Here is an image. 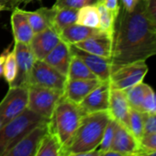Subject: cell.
Here are the masks:
<instances>
[{
  "label": "cell",
  "instance_id": "cell-1",
  "mask_svg": "<svg viewBox=\"0 0 156 156\" xmlns=\"http://www.w3.org/2000/svg\"><path fill=\"white\" fill-rule=\"evenodd\" d=\"M156 54V20L148 14L145 0H139L132 12L121 5L114 24L112 72L119 67L146 60Z\"/></svg>",
  "mask_w": 156,
  "mask_h": 156
},
{
  "label": "cell",
  "instance_id": "cell-2",
  "mask_svg": "<svg viewBox=\"0 0 156 156\" xmlns=\"http://www.w3.org/2000/svg\"><path fill=\"white\" fill-rule=\"evenodd\" d=\"M111 118L108 111L85 114L61 156H83L97 150Z\"/></svg>",
  "mask_w": 156,
  "mask_h": 156
},
{
  "label": "cell",
  "instance_id": "cell-3",
  "mask_svg": "<svg viewBox=\"0 0 156 156\" xmlns=\"http://www.w3.org/2000/svg\"><path fill=\"white\" fill-rule=\"evenodd\" d=\"M85 114L78 104L71 102L64 96L57 103L48 122V132L58 139L61 152L72 139Z\"/></svg>",
  "mask_w": 156,
  "mask_h": 156
},
{
  "label": "cell",
  "instance_id": "cell-4",
  "mask_svg": "<svg viewBox=\"0 0 156 156\" xmlns=\"http://www.w3.org/2000/svg\"><path fill=\"white\" fill-rule=\"evenodd\" d=\"M48 120L39 116L27 108L17 117L0 128V156L10 150L29 131Z\"/></svg>",
  "mask_w": 156,
  "mask_h": 156
},
{
  "label": "cell",
  "instance_id": "cell-5",
  "mask_svg": "<svg viewBox=\"0 0 156 156\" xmlns=\"http://www.w3.org/2000/svg\"><path fill=\"white\" fill-rule=\"evenodd\" d=\"M62 96L63 92L61 91L31 84L27 87V108L39 116L49 120Z\"/></svg>",
  "mask_w": 156,
  "mask_h": 156
},
{
  "label": "cell",
  "instance_id": "cell-6",
  "mask_svg": "<svg viewBox=\"0 0 156 156\" xmlns=\"http://www.w3.org/2000/svg\"><path fill=\"white\" fill-rule=\"evenodd\" d=\"M148 66L144 60H139L122 65L111 74V88L127 90L142 82L148 72Z\"/></svg>",
  "mask_w": 156,
  "mask_h": 156
},
{
  "label": "cell",
  "instance_id": "cell-7",
  "mask_svg": "<svg viewBox=\"0 0 156 156\" xmlns=\"http://www.w3.org/2000/svg\"><path fill=\"white\" fill-rule=\"evenodd\" d=\"M68 78L58 70L45 62L44 60H36L32 68L29 79V85H37L64 93Z\"/></svg>",
  "mask_w": 156,
  "mask_h": 156
},
{
  "label": "cell",
  "instance_id": "cell-8",
  "mask_svg": "<svg viewBox=\"0 0 156 156\" xmlns=\"http://www.w3.org/2000/svg\"><path fill=\"white\" fill-rule=\"evenodd\" d=\"M27 106V87H9L0 102V127L17 117Z\"/></svg>",
  "mask_w": 156,
  "mask_h": 156
},
{
  "label": "cell",
  "instance_id": "cell-9",
  "mask_svg": "<svg viewBox=\"0 0 156 156\" xmlns=\"http://www.w3.org/2000/svg\"><path fill=\"white\" fill-rule=\"evenodd\" d=\"M14 49L16 61V74L9 87H28L30 74L36 58L27 43L15 41Z\"/></svg>",
  "mask_w": 156,
  "mask_h": 156
},
{
  "label": "cell",
  "instance_id": "cell-10",
  "mask_svg": "<svg viewBox=\"0 0 156 156\" xmlns=\"http://www.w3.org/2000/svg\"><path fill=\"white\" fill-rule=\"evenodd\" d=\"M48 122H44L29 131L4 156H36L41 139L48 133Z\"/></svg>",
  "mask_w": 156,
  "mask_h": 156
},
{
  "label": "cell",
  "instance_id": "cell-11",
  "mask_svg": "<svg viewBox=\"0 0 156 156\" xmlns=\"http://www.w3.org/2000/svg\"><path fill=\"white\" fill-rule=\"evenodd\" d=\"M110 150L119 153L121 156L143 155L140 142L125 126L117 122Z\"/></svg>",
  "mask_w": 156,
  "mask_h": 156
},
{
  "label": "cell",
  "instance_id": "cell-12",
  "mask_svg": "<svg viewBox=\"0 0 156 156\" xmlns=\"http://www.w3.org/2000/svg\"><path fill=\"white\" fill-rule=\"evenodd\" d=\"M111 83L110 80L101 81L78 105L84 113L106 112L109 109Z\"/></svg>",
  "mask_w": 156,
  "mask_h": 156
},
{
  "label": "cell",
  "instance_id": "cell-13",
  "mask_svg": "<svg viewBox=\"0 0 156 156\" xmlns=\"http://www.w3.org/2000/svg\"><path fill=\"white\" fill-rule=\"evenodd\" d=\"M71 54L79 57L87 67L94 73V75L101 81L110 80L112 74L111 58L97 56L84 50H81L74 45H69Z\"/></svg>",
  "mask_w": 156,
  "mask_h": 156
},
{
  "label": "cell",
  "instance_id": "cell-14",
  "mask_svg": "<svg viewBox=\"0 0 156 156\" xmlns=\"http://www.w3.org/2000/svg\"><path fill=\"white\" fill-rule=\"evenodd\" d=\"M60 40L59 34L52 27L35 33L29 46L36 60H43Z\"/></svg>",
  "mask_w": 156,
  "mask_h": 156
},
{
  "label": "cell",
  "instance_id": "cell-15",
  "mask_svg": "<svg viewBox=\"0 0 156 156\" xmlns=\"http://www.w3.org/2000/svg\"><path fill=\"white\" fill-rule=\"evenodd\" d=\"M130 109L131 106L128 102L125 90L111 88L108 112L113 120L127 129L129 127Z\"/></svg>",
  "mask_w": 156,
  "mask_h": 156
},
{
  "label": "cell",
  "instance_id": "cell-16",
  "mask_svg": "<svg viewBox=\"0 0 156 156\" xmlns=\"http://www.w3.org/2000/svg\"><path fill=\"white\" fill-rule=\"evenodd\" d=\"M112 36L101 30L100 33L93 35L83 41L74 44V46L86 52L111 58L112 52Z\"/></svg>",
  "mask_w": 156,
  "mask_h": 156
},
{
  "label": "cell",
  "instance_id": "cell-17",
  "mask_svg": "<svg viewBox=\"0 0 156 156\" xmlns=\"http://www.w3.org/2000/svg\"><path fill=\"white\" fill-rule=\"evenodd\" d=\"M101 80L99 79L68 80L63 96L75 104H79Z\"/></svg>",
  "mask_w": 156,
  "mask_h": 156
},
{
  "label": "cell",
  "instance_id": "cell-18",
  "mask_svg": "<svg viewBox=\"0 0 156 156\" xmlns=\"http://www.w3.org/2000/svg\"><path fill=\"white\" fill-rule=\"evenodd\" d=\"M11 26L14 35V41L29 44L34 36V32L25 10L18 8V6L12 10Z\"/></svg>",
  "mask_w": 156,
  "mask_h": 156
},
{
  "label": "cell",
  "instance_id": "cell-19",
  "mask_svg": "<svg viewBox=\"0 0 156 156\" xmlns=\"http://www.w3.org/2000/svg\"><path fill=\"white\" fill-rule=\"evenodd\" d=\"M70 58L71 52L69 45L63 40H60L43 60L67 77Z\"/></svg>",
  "mask_w": 156,
  "mask_h": 156
},
{
  "label": "cell",
  "instance_id": "cell-20",
  "mask_svg": "<svg viewBox=\"0 0 156 156\" xmlns=\"http://www.w3.org/2000/svg\"><path fill=\"white\" fill-rule=\"evenodd\" d=\"M55 11L56 8L54 6L50 8L40 7L36 11L25 10L34 34L40 32L49 27H52Z\"/></svg>",
  "mask_w": 156,
  "mask_h": 156
},
{
  "label": "cell",
  "instance_id": "cell-21",
  "mask_svg": "<svg viewBox=\"0 0 156 156\" xmlns=\"http://www.w3.org/2000/svg\"><path fill=\"white\" fill-rule=\"evenodd\" d=\"M100 28H93L78 24H72L64 28L60 33V38L69 45H74L78 42L83 41L88 37L100 33Z\"/></svg>",
  "mask_w": 156,
  "mask_h": 156
},
{
  "label": "cell",
  "instance_id": "cell-22",
  "mask_svg": "<svg viewBox=\"0 0 156 156\" xmlns=\"http://www.w3.org/2000/svg\"><path fill=\"white\" fill-rule=\"evenodd\" d=\"M56 8V7H55ZM78 9L69 7L56 8L55 15L53 17L52 27L59 34L67 27L75 24L77 18Z\"/></svg>",
  "mask_w": 156,
  "mask_h": 156
},
{
  "label": "cell",
  "instance_id": "cell-23",
  "mask_svg": "<svg viewBox=\"0 0 156 156\" xmlns=\"http://www.w3.org/2000/svg\"><path fill=\"white\" fill-rule=\"evenodd\" d=\"M75 24L90 27L93 28L100 27V14L96 5H89L78 9Z\"/></svg>",
  "mask_w": 156,
  "mask_h": 156
},
{
  "label": "cell",
  "instance_id": "cell-24",
  "mask_svg": "<svg viewBox=\"0 0 156 156\" xmlns=\"http://www.w3.org/2000/svg\"><path fill=\"white\" fill-rule=\"evenodd\" d=\"M67 78L68 80L98 79L94 73L87 67V65L79 57L73 54H71Z\"/></svg>",
  "mask_w": 156,
  "mask_h": 156
},
{
  "label": "cell",
  "instance_id": "cell-25",
  "mask_svg": "<svg viewBox=\"0 0 156 156\" xmlns=\"http://www.w3.org/2000/svg\"><path fill=\"white\" fill-rule=\"evenodd\" d=\"M36 156H61V146L56 136L48 130L39 143Z\"/></svg>",
  "mask_w": 156,
  "mask_h": 156
},
{
  "label": "cell",
  "instance_id": "cell-26",
  "mask_svg": "<svg viewBox=\"0 0 156 156\" xmlns=\"http://www.w3.org/2000/svg\"><path fill=\"white\" fill-rule=\"evenodd\" d=\"M97 5L99 14H100V29L106 32L107 34L113 37L114 24L118 15L119 10L114 11L107 8L101 1H97L95 4Z\"/></svg>",
  "mask_w": 156,
  "mask_h": 156
},
{
  "label": "cell",
  "instance_id": "cell-27",
  "mask_svg": "<svg viewBox=\"0 0 156 156\" xmlns=\"http://www.w3.org/2000/svg\"><path fill=\"white\" fill-rule=\"evenodd\" d=\"M147 85L148 84L144 83L142 81V82L125 90L127 100H128V102H129L131 108L141 111V107H142V103H143V100L144 97V93H145Z\"/></svg>",
  "mask_w": 156,
  "mask_h": 156
},
{
  "label": "cell",
  "instance_id": "cell-28",
  "mask_svg": "<svg viewBox=\"0 0 156 156\" xmlns=\"http://www.w3.org/2000/svg\"><path fill=\"white\" fill-rule=\"evenodd\" d=\"M144 112H142L141 111L133 108L130 109L128 130L138 141L144 135Z\"/></svg>",
  "mask_w": 156,
  "mask_h": 156
},
{
  "label": "cell",
  "instance_id": "cell-29",
  "mask_svg": "<svg viewBox=\"0 0 156 156\" xmlns=\"http://www.w3.org/2000/svg\"><path fill=\"white\" fill-rule=\"evenodd\" d=\"M16 74V55H15V49L9 50L7 53L5 63H4V71H3V76L5 80V81L10 85Z\"/></svg>",
  "mask_w": 156,
  "mask_h": 156
},
{
  "label": "cell",
  "instance_id": "cell-30",
  "mask_svg": "<svg viewBox=\"0 0 156 156\" xmlns=\"http://www.w3.org/2000/svg\"><path fill=\"white\" fill-rule=\"evenodd\" d=\"M115 123H116V121L113 120L112 118H111L108 124H107V126H106V129L104 131L101 142V144L99 145V150H97L100 156L103 155V154L105 152L109 151L110 148H111V144H112L113 135H114Z\"/></svg>",
  "mask_w": 156,
  "mask_h": 156
},
{
  "label": "cell",
  "instance_id": "cell-31",
  "mask_svg": "<svg viewBox=\"0 0 156 156\" xmlns=\"http://www.w3.org/2000/svg\"><path fill=\"white\" fill-rule=\"evenodd\" d=\"M141 112L145 113H156L155 93L153 88L149 85H147L146 87V90L141 107Z\"/></svg>",
  "mask_w": 156,
  "mask_h": 156
},
{
  "label": "cell",
  "instance_id": "cell-32",
  "mask_svg": "<svg viewBox=\"0 0 156 156\" xmlns=\"http://www.w3.org/2000/svg\"><path fill=\"white\" fill-rule=\"evenodd\" d=\"M143 151V155H155L156 154V133L144 134L139 140Z\"/></svg>",
  "mask_w": 156,
  "mask_h": 156
},
{
  "label": "cell",
  "instance_id": "cell-33",
  "mask_svg": "<svg viewBox=\"0 0 156 156\" xmlns=\"http://www.w3.org/2000/svg\"><path fill=\"white\" fill-rule=\"evenodd\" d=\"M98 0H56V3L53 5L56 8L61 7H69L79 9L82 6L89 5H95Z\"/></svg>",
  "mask_w": 156,
  "mask_h": 156
},
{
  "label": "cell",
  "instance_id": "cell-34",
  "mask_svg": "<svg viewBox=\"0 0 156 156\" xmlns=\"http://www.w3.org/2000/svg\"><path fill=\"white\" fill-rule=\"evenodd\" d=\"M156 133V113H145L144 116V134Z\"/></svg>",
  "mask_w": 156,
  "mask_h": 156
},
{
  "label": "cell",
  "instance_id": "cell-35",
  "mask_svg": "<svg viewBox=\"0 0 156 156\" xmlns=\"http://www.w3.org/2000/svg\"><path fill=\"white\" fill-rule=\"evenodd\" d=\"M145 7L150 16L156 20V0H145Z\"/></svg>",
  "mask_w": 156,
  "mask_h": 156
},
{
  "label": "cell",
  "instance_id": "cell-36",
  "mask_svg": "<svg viewBox=\"0 0 156 156\" xmlns=\"http://www.w3.org/2000/svg\"><path fill=\"white\" fill-rule=\"evenodd\" d=\"M139 0H121V6L128 12H132L137 5Z\"/></svg>",
  "mask_w": 156,
  "mask_h": 156
},
{
  "label": "cell",
  "instance_id": "cell-37",
  "mask_svg": "<svg viewBox=\"0 0 156 156\" xmlns=\"http://www.w3.org/2000/svg\"><path fill=\"white\" fill-rule=\"evenodd\" d=\"M99 1H101L107 8H109L111 10L117 11L120 8L119 0H99Z\"/></svg>",
  "mask_w": 156,
  "mask_h": 156
},
{
  "label": "cell",
  "instance_id": "cell-38",
  "mask_svg": "<svg viewBox=\"0 0 156 156\" xmlns=\"http://www.w3.org/2000/svg\"><path fill=\"white\" fill-rule=\"evenodd\" d=\"M10 47L11 45H9L1 54H0V78L3 76V71H4V63H5V57L7 55V53L9 52L10 50Z\"/></svg>",
  "mask_w": 156,
  "mask_h": 156
},
{
  "label": "cell",
  "instance_id": "cell-39",
  "mask_svg": "<svg viewBox=\"0 0 156 156\" xmlns=\"http://www.w3.org/2000/svg\"><path fill=\"white\" fill-rule=\"evenodd\" d=\"M13 0H0V11L11 10L10 5Z\"/></svg>",
  "mask_w": 156,
  "mask_h": 156
},
{
  "label": "cell",
  "instance_id": "cell-40",
  "mask_svg": "<svg viewBox=\"0 0 156 156\" xmlns=\"http://www.w3.org/2000/svg\"><path fill=\"white\" fill-rule=\"evenodd\" d=\"M31 1H34V0H13V1L11 2L10 8H11V10H13V9H15L16 7H17L19 5H21V4L27 5V4L30 3Z\"/></svg>",
  "mask_w": 156,
  "mask_h": 156
},
{
  "label": "cell",
  "instance_id": "cell-41",
  "mask_svg": "<svg viewBox=\"0 0 156 156\" xmlns=\"http://www.w3.org/2000/svg\"><path fill=\"white\" fill-rule=\"evenodd\" d=\"M0 128H1V127H0Z\"/></svg>",
  "mask_w": 156,
  "mask_h": 156
}]
</instances>
